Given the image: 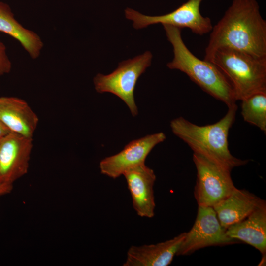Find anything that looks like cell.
Here are the masks:
<instances>
[{"label": "cell", "mask_w": 266, "mask_h": 266, "mask_svg": "<svg viewBox=\"0 0 266 266\" xmlns=\"http://www.w3.org/2000/svg\"><path fill=\"white\" fill-rule=\"evenodd\" d=\"M220 49L266 57V21L256 0H233L213 26L203 60L210 62L214 53Z\"/></svg>", "instance_id": "cell-1"}, {"label": "cell", "mask_w": 266, "mask_h": 266, "mask_svg": "<svg viewBox=\"0 0 266 266\" xmlns=\"http://www.w3.org/2000/svg\"><path fill=\"white\" fill-rule=\"evenodd\" d=\"M237 110L236 104L228 107L225 115L212 124L199 126L179 117L172 120L170 126L173 133L186 143L193 153L231 171L249 162L235 157L229 149V131L235 121Z\"/></svg>", "instance_id": "cell-2"}, {"label": "cell", "mask_w": 266, "mask_h": 266, "mask_svg": "<svg viewBox=\"0 0 266 266\" xmlns=\"http://www.w3.org/2000/svg\"><path fill=\"white\" fill-rule=\"evenodd\" d=\"M168 40L173 47V60L167 63L171 69L185 73L202 90L224 103L228 107L236 104L233 87L223 72L213 63L201 60L195 56L184 43L181 29L163 25Z\"/></svg>", "instance_id": "cell-3"}, {"label": "cell", "mask_w": 266, "mask_h": 266, "mask_svg": "<svg viewBox=\"0 0 266 266\" xmlns=\"http://www.w3.org/2000/svg\"><path fill=\"white\" fill-rule=\"evenodd\" d=\"M210 62L218 66L227 77L237 100L266 91V57L220 49L214 53Z\"/></svg>", "instance_id": "cell-4"}, {"label": "cell", "mask_w": 266, "mask_h": 266, "mask_svg": "<svg viewBox=\"0 0 266 266\" xmlns=\"http://www.w3.org/2000/svg\"><path fill=\"white\" fill-rule=\"evenodd\" d=\"M152 55L150 51L120 62L118 67L108 75L97 74L94 78L96 91L99 93L109 92L121 99L129 107L132 115L138 114L134 91L139 77L151 63Z\"/></svg>", "instance_id": "cell-5"}, {"label": "cell", "mask_w": 266, "mask_h": 266, "mask_svg": "<svg viewBox=\"0 0 266 266\" xmlns=\"http://www.w3.org/2000/svg\"><path fill=\"white\" fill-rule=\"evenodd\" d=\"M197 170L194 196L198 206L213 207L236 188L231 171L200 154L193 153Z\"/></svg>", "instance_id": "cell-6"}, {"label": "cell", "mask_w": 266, "mask_h": 266, "mask_svg": "<svg viewBox=\"0 0 266 266\" xmlns=\"http://www.w3.org/2000/svg\"><path fill=\"white\" fill-rule=\"evenodd\" d=\"M203 0H188L178 8L167 14L160 16H148L131 8L125 10L127 19L133 22L136 29L147 27L150 25L161 24L180 29L187 28L195 34L203 35L212 29L210 19L203 16L200 5Z\"/></svg>", "instance_id": "cell-7"}, {"label": "cell", "mask_w": 266, "mask_h": 266, "mask_svg": "<svg viewBox=\"0 0 266 266\" xmlns=\"http://www.w3.org/2000/svg\"><path fill=\"white\" fill-rule=\"evenodd\" d=\"M238 242L229 237L221 225L213 207L199 206L195 223L188 232L176 255H189L210 246L233 244Z\"/></svg>", "instance_id": "cell-8"}, {"label": "cell", "mask_w": 266, "mask_h": 266, "mask_svg": "<svg viewBox=\"0 0 266 266\" xmlns=\"http://www.w3.org/2000/svg\"><path fill=\"white\" fill-rule=\"evenodd\" d=\"M166 138V135L160 132L131 141L121 151L100 162L101 173L113 179L120 177L127 170L145 163L153 148Z\"/></svg>", "instance_id": "cell-9"}, {"label": "cell", "mask_w": 266, "mask_h": 266, "mask_svg": "<svg viewBox=\"0 0 266 266\" xmlns=\"http://www.w3.org/2000/svg\"><path fill=\"white\" fill-rule=\"evenodd\" d=\"M32 140L12 132L0 140V184H13L27 173Z\"/></svg>", "instance_id": "cell-10"}, {"label": "cell", "mask_w": 266, "mask_h": 266, "mask_svg": "<svg viewBox=\"0 0 266 266\" xmlns=\"http://www.w3.org/2000/svg\"><path fill=\"white\" fill-rule=\"evenodd\" d=\"M123 175L137 214L142 217H153L155 208L153 187L156 180L154 170L144 163L127 170Z\"/></svg>", "instance_id": "cell-11"}, {"label": "cell", "mask_w": 266, "mask_h": 266, "mask_svg": "<svg viewBox=\"0 0 266 266\" xmlns=\"http://www.w3.org/2000/svg\"><path fill=\"white\" fill-rule=\"evenodd\" d=\"M186 232L155 244L132 246L123 266H167L171 264L182 243Z\"/></svg>", "instance_id": "cell-12"}, {"label": "cell", "mask_w": 266, "mask_h": 266, "mask_svg": "<svg viewBox=\"0 0 266 266\" xmlns=\"http://www.w3.org/2000/svg\"><path fill=\"white\" fill-rule=\"evenodd\" d=\"M266 201L245 189L235 188L227 198L213 206L221 226L227 229L266 205Z\"/></svg>", "instance_id": "cell-13"}, {"label": "cell", "mask_w": 266, "mask_h": 266, "mask_svg": "<svg viewBox=\"0 0 266 266\" xmlns=\"http://www.w3.org/2000/svg\"><path fill=\"white\" fill-rule=\"evenodd\" d=\"M0 120L10 132L32 138L38 117L29 104L16 97H0Z\"/></svg>", "instance_id": "cell-14"}, {"label": "cell", "mask_w": 266, "mask_h": 266, "mask_svg": "<svg viewBox=\"0 0 266 266\" xmlns=\"http://www.w3.org/2000/svg\"><path fill=\"white\" fill-rule=\"evenodd\" d=\"M227 235L249 244L263 255L264 263L266 252V205L250 214L243 220L229 226Z\"/></svg>", "instance_id": "cell-15"}, {"label": "cell", "mask_w": 266, "mask_h": 266, "mask_svg": "<svg viewBox=\"0 0 266 266\" xmlns=\"http://www.w3.org/2000/svg\"><path fill=\"white\" fill-rule=\"evenodd\" d=\"M0 32L17 40L32 58L39 57L43 46L40 37L21 25L14 18L10 7L2 2H0Z\"/></svg>", "instance_id": "cell-16"}, {"label": "cell", "mask_w": 266, "mask_h": 266, "mask_svg": "<svg viewBox=\"0 0 266 266\" xmlns=\"http://www.w3.org/2000/svg\"><path fill=\"white\" fill-rule=\"evenodd\" d=\"M244 121L266 133V91L255 93L241 100Z\"/></svg>", "instance_id": "cell-17"}, {"label": "cell", "mask_w": 266, "mask_h": 266, "mask_svg": "<svg viewBox=\"0 0 266 266\" xmlns=\"http://www.w3.org/2000/svg\"><path fill=\"white\" fill-rule=\"evenodd\" d=\"M11 69V63L8 59L6 48L0 40V75L9 73Z\"/></svg>", "instance_id": "cell-18"}, {"label": "cell", "mask_w": 266, "mask_h": 266, "mask_svg": "<svg viewBox=\"0 0 266 266\" xmlns=\"http://www.w3.org/2000/svg\"><path fill=\"white\" fill-rule=\"evenodd\" d=\"M13 184L3 183L0 184V196L10 193L13 189Z\"/></svg>", "instance_id": "cell-19"}, {"label": "cell", "mask_w": 266, "mask_h": 266, "mask_svg": "<svg viewBox=\"0 0 266 266\" xmlns=\"http://www.w3.org/2000/svg\"><path fill=\"white\" fill-rule=\"evenodd\" d=\"M9 133L10 131L0 120V140Z\"/></svg>", "instance_id": "cell-20"}]
</instances>
